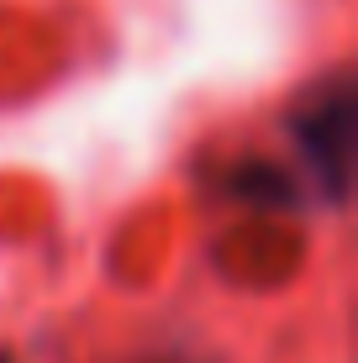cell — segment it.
Segmentation results:
<instances>
[{"label": "cell", "instance_id": "obj_2", "mask_svg": "<svg viewBox=\"0 0 358 363\" xmlns=\"http://www.w3.org/2000/svg\"><path fill=\"white\" fill-rule=\"evenodd\" d=\"M0 363H16V358H11V353H0Z\"/></svg>", "mask_w": 358, "mask_h": 363}, {"label": "cell", "instance_id": "obj_1", "mask_svg": "<svg viewBox=\"0 0 358 363\" xmlns=\"http://www.w3.org/2000/svg\"><path fill=\"white\" fill-rule=\"evenodd\" d=\"M353 127H358V106H353V90L348 79H332L322 84L290 121V137H295V153H301L311 184L322 190V200L342 206L348 195V174H353Z\"/></svg>", "mask_w": 358, "mask_h": 363}]
</instances>
